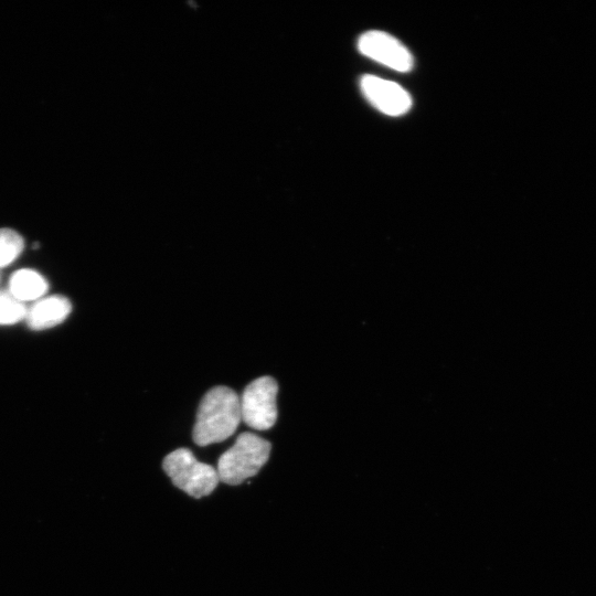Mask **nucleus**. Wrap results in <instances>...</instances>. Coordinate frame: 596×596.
Wrapping results in <instances>:
<instances>
[{"label":"nucleus","instance_id":"f257e3e1","mask_svg":"<svg viewBox=\"0 0 596 596\" xmlns=\"http://www.w3.org/2000/svg\"><path fill=\"white\" fill-rule=\"evenodd\" d=\"M241 421L236 392L227 386L212 387L199 404L193 440L198 446L223 441L236 432Z\"/></svg>","mask_w":596,"mask_h":596},{"label":"nucleus","instance_id":"f03ea898","mask_svg":"<svg viewBox=\"0 0 596 596\" xmlns=\"http://www.w3.org/2000/svg\"><path fill=\"white\" fill-rule=\"evenodd\" d=\"M270 449L268 440L249 432L240 434L234 445L219 459L220 481L234 486L254 477L267 462Z\"/></svg>","mask_w":596,"mask_h":596},{"label":"nucleus","instance_id":"7ed1b4c3","mask_svg":"<svg viewBox=\"0 0 596 596\" xmlns=\"http://www.w3.org/2000/svg\"><path fill=\"white\" fill-rule=\"evenodd\" d=\"M162 467L177 488L196 499L210 494L220 481L216 468L199 461L188 448L167 455Z\"/></svg>","mask_w":596,"mask_h":596},{"label":"nucleus","instance_id":"20e7f679","mask_svg":"<svg viewBox=\"0 0 596 596\" xmlns=\"http://www.w3.org/2000/svg\"><path fill=\"white\" fill-rule=\"evenodd\" d=\"M278 384L272 376H260L244 390L241 403V419L249 427L266 430L277 419L276 396Z\"/></svg>","mask_w":596,"mask_h":596},{"label":"nucleus","instance_id":"39448f33","mask_svg":"<svg viewBox=\"0 0 596 596\" xmlns=\"http://www.w3.org/2000/svg\"><path fill=\"white\" fill-rule=\"evenodd\" d=\"M358 49L361 54L397 72H408L414 64L407 47L383 31L372 30L361 34Z\"/></svg>","mask_w":596,"mask_h":596},{"label":"nucleus","instance_id":"423d86ee","mask_svg":"<svg viewBox=\"0 0 596 596\" xmlns=\"http://www.w3.org/2000/svg\"><path fill=\"white\" fill-rule=\"evenodd\" d=\"M360 85L365 98L389 116H401L412 107L409 94L395 82L374 75H364Z\"/></svg>","mask_w":596,"mask_h":596},{"label":"nucleus","instance_id":"0eeeda50","mask_svg":"<svg viewBox=\"0 0 596 596\" xmlns=\"http://www.w3.org/2000/svg\"><path fill=\"white\" fill-rule=\"evenodd\" d=\"M72 311L71 301L61 295L38 299L28 310L25 320L32 330H44L63 322Z\"/></svg>","mask_w":596,"mask_h":596},{"label":"nucleus","instance_id":"6e6552de","mask_svg":"<svg viewBox=\"0 0 596 596\" xmlns=\"http://www.w3.org/2000/svg\"><path fill=\"white\" fill-rule=\"evenodd\" d=\"M47 288V281L42 275L33 269L24 268L13 273L8 291L23 302L42 298Z\"/></svg>","mask_w":596,"mask_h":596},{"label":"nucleus","instance_id":"1a4fd4ad","mask_svg":"<svg viewBox=\"0 0 596 596\" xmlns=\"http://www.w3.org/2000/svg\"><path fill=\"white\" fill-rule=\"evenodd\" d=\"M22 236L12 228H0V268L11 264L23 249Z\"/></svg>","mask_w":596,"mask_h":596},{"label":"nucleus","instance_id":"9d476101","mask_svg":"<svg viewBox=\"0 0 596 596\" xmlns=\"http://www.w3.org/2000/svg\"><path fill=\"white\" fill-rule=\"evenodd\" d=\"M28 308L9 291H0V324H13L25 319Z\"/></svg>","mask_w":596,"mask_h":596}]
</instances>
